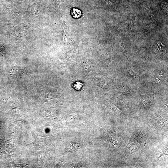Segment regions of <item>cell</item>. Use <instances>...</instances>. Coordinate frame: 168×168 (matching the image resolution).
<instances>
[{
	"label": "cell",
	"instance_id": "6da1fadb",
	"mask_svg": "<svg viewBox=\"0 0 168 168\" xmlns=\"http://www.w3.org/2000/svg\"><path fill=\"white\" fill-rule=\"evenodd\" d=\"M71 15L73 17L75 18H80L82 15L81 11L77 8H73L72 11Z\"/></svg>",
	"mask_w": 168,
	"mask_h": 168
},
{
	"label": "cell",
	"instance_id": "7a4b0ae2",
	"mask_svg": "<svg viewBox=\"0 0 168 168\" xmlns=\"http://www.w3.org/2000/svg\"><path fill=\"white\" fill-rule=\"evenodd\" d=\"M162 152L163 153L161 154V155L160 156L158 160H159V159L161 156H162L164 155L168 154V149H167V148H166L163 151V152Z\"/></svg>",
	"mask_w": 168,
	"mask_h": 168
}]
</instances>
